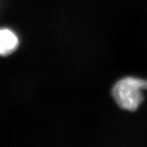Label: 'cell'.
<instances>
[{
    "instance_id": "obj_2",
    "label": "cell",
    "mask_w": 147,
    "mask_h": 147,
    "mask_svg": "<svg viewBox=\"0 0 147 147\" xmlns=\"http://www.w3.org/2000/svg\"><path fill=\"white\" fill-rule=\"evenodd\" d=\"M18 45V37L8 29H0V55L5 56L13 53Z\"/></svg>"
},
{
    "instance_id": "obj_1",
    "label": "cell",
    "mask_w": 147,
    "mask_h": 147,
    "mask_svg": "<svg viewBox=\"0 0 147 147\" xmlns=\"http://www.w3.org/2000/svg\"><path fill=\"white\" fill-rule=\"evenodd\" d=\"M147 91V80L133 76L119 80L112 90V94L119 107L128 111H135L144 99Z\"/></svg>"
}]
</instances>
